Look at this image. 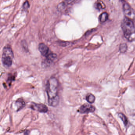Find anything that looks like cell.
Instances as JSON below:
<instances>
[{"instance_id":"3957f363","label":"cell","mask_w":135,"mask_h":135,"mask_svg":"<svg viewBox=\"0 0 135 135\" xmlns=\"http://www.w3.org/2000/svg\"><path fill=\"white\" fill-rule=\"evenodd\" d=\"M14 54L10 46H6L3 49L2 61L4 66L8 68L12 64Z\"/></svg>"},{"instance_id":"ba28073f","label":"cell","mask_w":135,"mask_h":135,"mask_svg":"<svg viewBox=\"0 0 135 135\" xmlns=\"http://www.w3.org/2000/svg\"><path fill=\"white\" fill-rule=\"evenodd\" d=\"M57 56L56 54H48L46 56V58L45 60V62L47 64H50L54 61L57 58Z\"/></svg>"},{"instance_id":"8fae6325","label":"cell","mask_w":135,"mask_h":135,"mask_svg":"<svg viewBox=\"0 0 135 135\" xmlns=\"http://www.w3.org/2000/svg\"><path fill=\"white\" fill-rule=\"evenodd\" d=\"M108 14L106 12L102 13L99 15V20L101 22L103 23L106 22L108 19Z\"/></svg>"},{"instance_id":"8992f818","label":"cell","mask_w":135,"mask_h":135,"mask_svg":"<svg viewBox=\"0 0 135 135\" xmlns=\"http://www.w3.org/2000/svg\"><path fill=\"white\" fill-rule=\"evenodd\" d=\"M31 108L34 110H36L41 112H47L48 111L47 106L42 103H32L31 106Z\"/></svg>"},{"instance_id":"9c48e42d","label":"cell","mask_w":135,"mask_h":135,"mask_svg":"<svg viewBox=\"0 0 135 135\" xmlns=\"http://www.w3.org/2000/svg\"><path fill=\"white\" fill-rule=\"evenodd\" d=\"M95 7L98 10H100L101 9H104L105 8V5L103 2L99 0L95 4Z\"/></svg>"},{"instance_id":"4fadbf2b","label":"cell","mask_w":135,"mask_h":135,"mask_svg":"<svg viewBox=\"0 0 135 135\" xmlns=\"http://www.w3.org/2000/svg\"><path fill=\"white\" fill-rule=\"evenodd\" d=\"M128 46L126 44L122 43L120 45V47H119V50L121 53H124L126 52Z\"/></svg>"},{"instance_id":"6da1fadb","label":"cell","mask_w":135,"mask_h":135,"mask_svg":"<svg viewBox=\"0 0 135 135\" xmlns=\"http://www.w3.org/2000/svg\"><path fill=\"white\" fill-rule=\"evenodd\" d=\"M58 82L54 78H51L47 82L46 92L48 97V103L50 106L56 107L59 103V97L57 95Z\"/></svg>"},{"instance_id":"30bf717a","label":"cell","mask_w":135,"mask_h":135,"mask_svg":"<svg viewBox=\"0 0 135 135\" xmlns=\"http://www.w3.org/2000/svg\"><path fill=\"white\" fill-rule=\"evenodd\" d=\"M86 99L89 103H93L94 102L96 98L95 96L92 94H88L86 96Z\"/></svg>"},{"instance_id":"5b68a950","label":"cell","mask_w":135,"mask_h":135,"mask_svg":"<svg viewBox=\"0 0 135 135\" xmlns=\"http://www.w3.org/2000/svg\"><path fill=\"white\" fill-rule=\"evenodd\" d=\"M95 111V108L94 106L88 103H85L82 105L79 109V112L80 113H88L93 112Z\"/></svg>"},{"instance_id":"7c38bea8","label":"cell","mask_w":135,"mask_h":135,"mask_svg":"<svg viewBox=\"0 0 135 135\" xmlns=\"http://www.w3.org/2000/svg\"><path fill=\"white\" fill-rule=\"evenodd\" d=\"M119 117H120V118L121 119V120H122V121H123V122L124 123V124L125 126H127L128 123V120L126 116L122 113H119Z\"/></svg>"},{"instance_id":"277c9868","label":"cell","mask_w":135,"mask_h":135,"mask_svg":"<svg viewBox=\"0 0 135 135\" xmlns=\"http://www.w3.org/2000/svg\"><path fill=\"white\" fill-rule=\"evenodd\" d=\"M123 10L125 15L129 18H131L135 14L134 11L131 6L126 2L123 3Z\"/></svg>"},{"instance_id":"5bb4252c","label":"cell","mask_w":135,"mask_h":135,"mask_svg":"<svg viewBox=\"0 0 135 135\" xmlns=\"http://www.w3.org/2000/svg\"><path fill=\"white\" fill-rule=\"evenodd\" d=\"M17 105H18V107H19L18 110H20L21 109L23 108V107H24L25 106L24 102H23V101H20V100H18L16 102Z\"/></svg>"},{"instance_id":"7a4b0ae2","label":"cell","mask_w":135,"mask_h":135,"mask_svg":"<svg viewBox=\"0 0 135 135\" xmlns=\"http://www.w3.org/2000/svg\"><path fill=\"white\" fill-rule=\"evenodd\" d=\"M121 27L124 32L125 37L128 39H130L131 35L135 33V26L131 19L126 17L121 23Z\"/></svg>"},{"instance_id":"52a82bcc","label":"cell","mask_w":135,"mask_h":135,"mask_svg":"<svg viewBox=\"0 0 135 135\" xmlns=\"http://www.w3.org/2000/svg\"><path fill=\"white\" fill-rule=\"evenodd\" d=\"M38 50L42 56L46 57L48 55L49 48L45 44H40L38 45Z\"/></svg>"},{"instance_id":"9a60e30c","label":"cell","mask_w":135,"mask_h":135,"mask_svg":"<svg viewBox=\"0 0 135 135\" xmlns=\"http://www.w3.org/2000/svg\"><path fill=\"white\" fill-rule=\"evenodd\" d=\"M23 8H26V9L29 7V4L28 3V2H26L24 3L23 5Z\"/></svg>"}]
</instances>
